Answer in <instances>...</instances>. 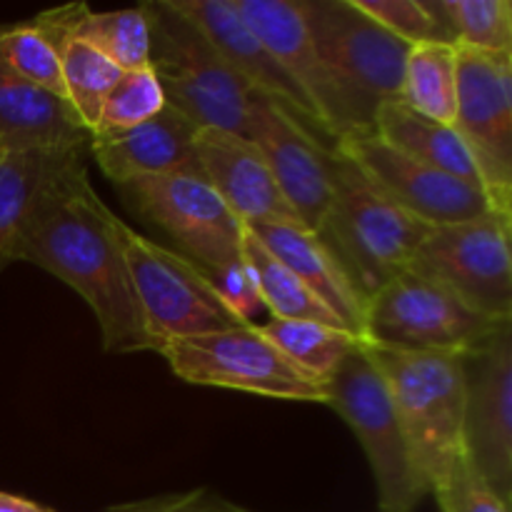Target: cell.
<instances>
[{
    "label": "cell",
    "mask_w": 512,
    "mask_h": 512,
    "mask_svg": "<svg viewBox=\"0 0 512 512\" xmlns=\"http://www.w3.org/2000/svg\"><path fill=\"white\" fill-rule=\"evenodd\" d=\"M115 220L88 168L78 170L43 200L20 238L15 263L38 265L73 288L98 320L105 353L153 350Z\"/></svg>",
    "instance_id": "6da1fadb"
},
{
    "label": "cell",
    "mask_w": 512,
    "mask_h": 512,
    "mask_svg": "<svg viewBox=\"0 0 512 512\" xmlns=\"http://www.w3.org/2000/svg\"><path fill=\"white\" fill-rule=\"evenodd\" d=\"M333 200L318 235L368 303L393 275L408 268L430 225L393 203L348 155L330 153Z\"/></svg>",
    "instance_id": "7a4b0ae2"
},
{
    "label": "cell",
    "mask_w": 512,
    "mask_h": 512,
    "mask_svg": "<svg viewBox=\"0 0 512 512\" xmlns=\"http://www.w3.org/2000/svg\"><path fill=\"white\" fill-rule=\"evenodd\" d=\"M365 348L388 383L410 458L430 493L465 458V353L398 350L368 343Z\"/></svg>",
    "instance_id": "3957f363"
},
{
    "label": "cell",
    "mask_w": 512,
    "mask_h": 512,
    "mask_svg": "<svg viewBox=\"0 0 512 512\" xmlns=\"http://www.w3.org/2000/svg\"><path fill=\"white\" fill-rule=\"evenodd\" d=\"M148 18V68L163 88L165 105L198 128H220L248 138L255 95L230 70L203 33L170 0L140 5Z\"/></svg>",
    "instance_id": "277c9868"
},
{
    "label": "cell",
    "mask_w": 512,
    "mask_h": 512,
    "mask_svg": "<svg viewBox=\"0 0 512 512\" xmlns=\"http://www.w3.org/2000/svg\"><path fill=\"white\" fill-rule=\"evenodd\" d=\"M320 60L338 85L350 133L373 130L380 105L400 100L410 45L350 0H298Z\"/></svg>",
    "instance_id": "5b68a950"
},
{
    "label": "cell",
    "mask_w": 512,
    "mask_h": 512,
    "mask_svg": "<svg viewBox=\"0 0 512 512\" xmlns=\"http://www.w3.org/2000/svg\"><path fill=\"white\" fill-rule=\"evenodd\" d=\"M325 405L348 423L368 458L378 512H415L428 490L410 458L388 383L365 343L333 370Z\"/></svg>",
    "instance_id": "8992f818"
},
{
    "label": "cell",
    "mask_w": 512,
    "mask_h": 512,
    "mask_svg": "<svg viewBox=\"0 0 512 512\" xmlns=\"http://www.w3.org/2000/svg\"><path fill=\"white\" fill-rule=\"evenodd\" d=\"M115 233L155 353L173 340L248 325L215 293L208 275L178 250L145 238L120 218L115 220Z\"/></svg>",
    "instance_id": "52a82bcc"
},
{
    "label": "cell",
    "mask_w": 512,
    "mask_h": 512,
    "mask_svg": "<svg viewBox=\"0 0 512 512\" xmlns=\"http://www.w3.org/2000/svg\"><path fill=\"white\" fill-rule=\"evenodd\" d=\"M170 370L190 385L243 390L275 400L325 403L328 380L308 373L288 358L260 325H235L163 345Z\"/></svg>",
    "instance_id": "ba28073f"
},
{
    "label": "cell",
    "mask_w": 512,
    "mask_h": 512,
    "mask_svg": "<svg viewBox=\"0 0 512 512\" xmlns=\"http://www.w3.org/2000/svg\"><path fill=\"white\" fill-rule=\"evenodd\" d=\"M505 323L485 318L435 280L405 268L365 303L368 345L470 353Z\"/></svg>",
    "instance_id": "9c48e42d"
},
{
    "label": "cell",
    "mask_w": 512,
    "mask_h": 512,
    "mask_svg": "<svg viewBox=\"0 0 512 512\" xmlns=\"http://www.w3.org/2000/svg\"><path fill=\"white\" fill-rule=\"evenodd\" d=\"M510 218L490 210L465 223L430 228L408 268L448 288L475 313L512 323Z\"/></svg>",
    "instance_id": "30bf717a"
},
{
    "label": "cell",
    "mask_w": 512,
    "mask_h": 512,
    "mask_svg": "<svg viewBox=\"0 0 512 512\" xmlns=\"http://www.w3.org/2000/svg\"><path fill=\"white\" fill-rule=\"evenodd\" d=\"M123 203L163 230L205 275L243 260V223L200 175L173 173L118 185Z\"/></svg>",
    "instance_id": "8fae6325"
},
{
    "label": "cell",
    "mask_w": 512,
    "mask_h": 512,
    "mask_svg": "<svg viewBox=\"0 0 512 512\" xmlns=\"http://www.w3.org/2000/svg\"><path fill=\"white\" fill-rule=\"evenodd\" d=\"M458 100L453 128L473 153L485 195L512 215V53L455 45Z\"/></svg>",
    "instance_id": "7c38bea8"
},
{
    "label": "cell",
    "mask_w": 512,
    "mask_h": 512,
    "mask_svg": "<svg viewBox=\"0 0 512 512\" xmlns=\"http://www.w3.org/2000/svg\"><path fill=\"white\" fill-rule=\"evenodd\" d=\"M463 453L488 488L512 500V323L463 355Z\"/></svg>",
    "instance_id": "4fadbf2b"
},
{
    "label": "cell",
    "mask_w": 512,
    "mask_h": 512,
    "mask_svg": "<svg viewBox=\"0 0 512 512\" xmlns=\"http://www.w3.org/2000/svg\"><path fill=\"white\" fill-rule=\"evenodd\" d=\"M335 148L348 155L398 208L430 228L465 223L495 210L485 190L400 153L375 130L343 135Z\"/></svg>",
    "instance_id": "5bb4252c"
},
{
    "label": "cell",
    "mask_w": 512,
    "mask_h": 512,
    "mask_svg": "<svg viewBox=\"0 0 512 512\" xmlns=\"http://www.w3.org/2000/svg\"><path fill=\"white\" fill-rule=\"evenodd\" d=\"M170 5L208 38V43L218 50L220 58L253 93L278 105L283 113H288L295 123L303 125L320 143L335 148V140L320 123L313 105L300 93L298 85L288 78V73L280 68L270 50L260 43L258 35L243 23L233 0H170Z\"/></svg>",
    "instance_id": "9a60e30c"
},
{
    "label": "cell",
    "mask_w": 512,
    "mask_h": 512,
    "mask_svg": "<svg viewBox=\"0 0 512 512\" xmlns=\"http://www.w3.org/2000/svg\"><path fill=\"white\" fill-rule=\"evenodd\" d=\"M248 138L268 160L275 183L300 225L310 233H318L333 200V148L313 138L303 125L260 95H255L250 110Z\"/></svg>",
    "instance_id": "2e32d148"
},
{
    "label": "cell",
    "mask_w": 512,
    "mask_h": 512,
    "mask_svg": "<svg viewBox=\"0 0 512 512\" xmlns=\"http://www.w3.org/2000/svg\"><path fill=\"white\" fill-rule=\"evenodd\" d=\"M233 5L243 23L258 35L260 43L308 98L330 138L338 143L348 135L350 120L343 98L320 60L298 0H233Z\"/></svg>",
    "instance_id": "e0dca14e"
},
{
    "label": "cell",
    "mask_w": 512,
    "mask_h": 512,
    "mask_svg": "<svg viewBox=\"0 0 512 512\" xmlns=\"http://www.w3.org/2000/svg\"><path fill=\"white\" fill-rule=\"evenodd\" d=\"M195 158L210 188L243 225H300L258 145L238 133L200 128Z\"/></svg>",
    "instance_id": "ac0fdd59"
},
{
    "label": "cell",
    "mask_w": 512,
    "mask_h": 512,
    "mask_svg": "<svg viewBox=\"0 0 512 512\" xmlns=\"http://www.w3.org/2000/svg\"><path fill=\"white\" fill-rule=\"evenodd\" d=\"M198 125L175 108L165 105L155 118L128 130L93 133L88 143L90 158L115 185L155 175H200L195 158Z\"/></svg>",
    "instance_id": "d6986e66"
},
{
    "label": "cell",
    "mask_w": 512,
    "mask_h": 512,
    "mask_svg": "<svg viewBox=\"0 0 512 512\" xmlns=\"http://www.w3.org/2000/svg\"><path fill=\"white\" fill-rule=\"evenodd\" d=\"M88 145L0 150V273L15 263L20 238L43 200L85 163Z\"/></svg>",
    "instance_id": "ffe728a7"
},
{
    "label": "cell",
    "mask_w": 512,
    "mask_h": 512,
    "mask_svg": "<svg viewBox=\"0 0 512 512\" xmlns=\"http://www.w3.org/2000/svg\"><path fill=\"white\" fill-rule=\"evenodd\" d=\"M260 243L293 270L348 333L365 340V298L318 233L298 225H248Z\"/></svg>",
    "instance_id": "44dd1931"
},
{
    "label": "cell",
    "mask_w": 512,
    "mask_h": 512,
    "mask_svg": "<svg viewBox=\"0 0 512 512\" xmlns=\"http://www.w3.org/2000/svg\"><path fill=\"white\" fill-rule=\"evenodd\" d=\"M70 143H90L73 108L30 85L0 60V150Z\"/></svg>",
    "instance_id": "7402d4cb"
},
{
    "label": "cell",
    "mask_w": 512,
    "mask_h": 512,
    "mask_svg": "<svg viewBox=\"0 0 512 512\" xmlns=\"http://www.w3.org/2000/svg\"><path fill=\"white\" fill-rule=\"evenodd\" d=\"M33 23L55 45L65 38L80 40L118 65L123 73L148 68L150 30L143 8L95 13L88 5H65V8L40 13L38 18H33Z\"/></svg>",
    "instance_id": "603a6c76"
},
{
    "label": "cell",
    "mask_w": 512,
    "mask_h": 512,
    "mask_svg": "<svg viewBox=\"0 0 512 512\" xmlns=\"http://www.w3.org/2000/svg\"><path fill=\"white\" fill-rule=\"evenodd\" d=\"M373 130L400 153L485 190L473 153L453 125L425 118L395 100V103L380 105Z\"/></svg>",
    "instance_id": "cb8c5ba5"
},
{
    "label": "cell",
    "mask_w": 512,
    "mask_h": 512,
    "mask_svg": "<svg viewBox=\"0 0 512 512\" xmlns=\"http://www.w3.org/2000/svg\"><path fill=\"white\" fill-rule=\"evenodd\" d=\"M243 260L248 263L250 273H253L260 300H263L270 318L310 320V323L343 328V323L325 308L323 300H320L318 295L293 273V270L285 268V265L260 243V238L248 228V225H243Z\"/></svg>",
    "instance_id": "d4e9b609"
},
{
    "label": "cell",
    "mask_w": 512,
    "mask_h": 512,
    "mask_svg": "<svg viewBox=\"0 0 512 512\" xmlns=\"http://www.w3.org/2000/svg\"><path fill=\"white\" fill-rule=\"evenodd\" d=\"M458 100V53L455 45H410L403 70L400 103L438 123L453 125Z\"/></svg>",
    "instance_id": "484cf974"
},
{
    "label": "cell",
    "mask_w": 512,
    "mask_h": 512,
    "mask_svg": "<svg viewBox=\"0 0 512 512\" xmlns=\"http://www.w3.org/2000/svg\"><path fill=\"white\" fill-rule=\"evenodd\" d=\"M58 50L60 65H63L65 103L78 115L80 125L93 135L98 128L105 98L118 83L123 70L110 63L108 58H103L98 50L75 38L60 40Z\"/></svg>",
    "instance_id": "4316f807"
},
{
    "label": "cell",
    "mask_w": 512,
    "mask_h": 512,
    "mask_svg": "<svg viewBox=\"0 0 512 512\" xmlns=\"http://www.w3.org/2000/svg\"><path fill=\"white\" fill-rule=\"evenodd\" d=\"M265 335L288 355L293 363L308 373L328 380L333 370L360 345L348 330L333 325L310 323V320H278L270 318L260 325Z\"/></svg>",
    "instance_id": "83f0119b"
},
{
    "label": "cell",
    "mask_w": 512,
    "mask_h": 512,
    "mask_svg": "<svg viewBox=\"0 0 512 512\" xmlns=\"http://www.w3.org/2000/svg\"><path fill=\"white\" fill-rule=\"evenodd\" d=\"M0 60L35 88L65 100L60 50L38 25H0Z\"/></svg>",
    "instance_id": "f1b7e54d"
},
{
    "label": "cell",
    "mask_w": 512,
    "mask_h": 512,
    "mask_svg": "<svg viewBox=\"0 0 512 512\" xmlns=\"http://www.w3.org/2000/svg\"><path fill=\"white\" fill-rule=\"evenodd\" d=\"M370 20L405 45H455L443 0H350Z\"/></svg>",
    "instance_id": "f546056e"
},
{
    "label": "cell",
    "mask_w": 512,
    "mask_h": 512,
    "mask_svg": "<svg viewBox=\"0 0 512 512\" xmlns=\"http://www.w3.org/2000/svg\"><path fill=\"white\" fill-rule=\"evenodd\" d=\"M455 45L485 53H512L510 0H443Z\"/></svg>",
    "instance_id": "4dcf8cb0"
},
{
    "label": "cell",
    "mask_w": 512,
    "mask_h": 512,
    "mask_svg": "<svg viewBox=\"0 0 512 512\" xmlns=\"http://www.w3.org/2000/svg\"><path fill=\"white\" fill-rule=\"evenodd\" d=\"M165 108V95L150 68L125 70L105 98L95 133L128 130L155 118Z\"/></svg>",
    "instance_id": "1f68e13d"
},
{
    "label": "cell",
    "mask_w": 512,
    "mask_h": 512,
    "mask_svg": "<svg viewBox=\"0 0 512 512\" xmlns=\"http://www.w3.org/2000/svg\"><path fill=\"white\" fill-rule=\"evenodd\" d=\"M430 493L438 500L440 512H510V505L488 488L465 458Z\"/></svg>",
    "instance_id": "d6a6232c"
},
{
    "label": "cell",
    "mask_w": 512,
    "mask_h": 512,
    "mask_svg": "<svg viewBox=\"0 0 512 512\" xmlns=\"http://www.w3.org/2000/svg\"><path fill=\"white\" fill-rule=\"evenodd\" d=\"M105 512H253L230 503L210 488L185 490V493L155 495V498L133 500V503L113 505Z\"/></svg>",
    "instance_id": "836d02e7"
},
{
    "label": "cell",
    "mask_w": 512,
    "mask_h": 512,
    "mask_svg": "<svg viewBox=\"0 0 512 512\" xmlns=\"http://www.w3.org/2000/svg\"><path fill=\"white\" fill-rule=\"evenodd\" d=\"M208 280L215 288V293L225 300V305H228L243 323H250L253 315L265 310L258 293V285H255V278L245 260H238V263L228 265V268L218 270V273H210Z\"/></svg>",
    "instance_id": "e575fe53"
},
{
    "label": "cell",
    "mask_w": 512,
    "mask_h": 512,
    "mask_svg": "<svg viewBox=\"0 0 512 512\" xmlns=\"http://www.w3.org/2000/svg\"><path fill=\"white\" fill-rule=\"evenodd\" d=\"M0 512H50V510L40 508L38 503L20 498V495L0 493Z\"/></svg>",
    "instance_id": "d590c367"
}]
</instances>
